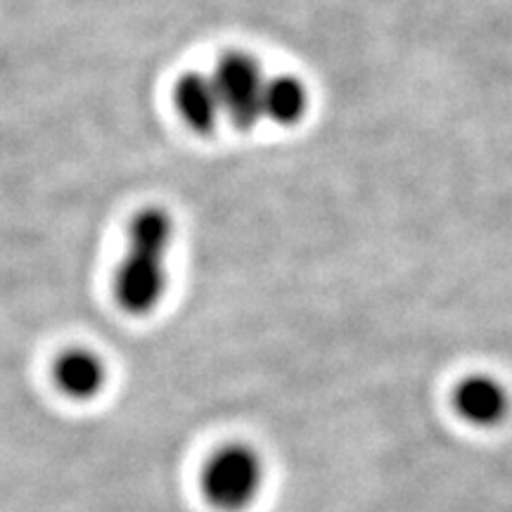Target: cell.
I'll return each instance as SVG.
<instances>
[{"instance_id": "1", "label": "cell", "mask_w": 512, "mask_h": 512, "mask_svg": "<svg viewBox=\"0 0 512 512\" xmlns=\"http://www.w3.org/2000/svg\"><path fill=\"white\" fill-rule=\"evenodd\" d=\"M174 219L162 207H145L128 226V245L114 275V299L131 316H147L166 292V254Z\"/></svg>"}, {"instance_id": "2", "label": "cell", "mask_w": 512, "mask_h": 512, "mask_svg": "<svg viewBox=\"0 0 512 512\" xmlns=\"http://www.w3.org/2000/svg\"><path fill=\"white\" fill-rule=\"evenodd\" d=\"M264 460L252 446L226 444L204 460L200 489L204 501L221 512H240L252 505L264 486Z\"/></svg>"}, {"instance_id": "3", "label": "cell", "mask_w": 512, "mask_h": 512, "mask_svg": "<svg viewBox=\"0 0 512 512\" xmlns=\"http://www.w3.org/2000/svg\"><path fill=\"white\" fill-rule=\"evenodd\" d=\"M221 98V110L235 126L247 131L261 119L264 98V74L259 64L245 53H228L211 74Z\"/></svg>"}, {"instance_id": "4", "label": "cell", "mask_w": 512, "mask_h": 512, "mask_svg": "<svg viewBox=\"0 0 512 512\" xmlns=\"http://www.w3.org/2000/svg\"><path fill=\"white\" fill-rule=\"evenodd\" d=\"M453 408L475 427H496L510 413V394L496 377L470 375L453 389Z\"/></svg>"}, {"instance_id": "5", "label": "cell", "mask_w": 512, "mask_h": 512, "mask_svg": "<svg viewBox=\"0 0 512 512\" xmlns=\"http://www.w3.org/2000/svg\"><path fill=\"white\" fill-rule=\"evenodd\" d=\"M53 382L72 401H93L105 389L107 366L86 347L64 349L53 363Z\"/></svg>"}, {"instance_id": "6", "label": "cell", "mask_w": 512, "mask_h": 512, "mask_svg": "<svg viewBox=\"0 0 512 512\" xmlns=\"http://www.w3.org/2000/svg\"><path fill=\"white\" fill-rule=\"evenodd\" d=\"M174 98L178 114H181L192 131L209 133L219 124L223 110L219 91H216V83L211 76L200 72L183 74L181 81L176 83Z\"/></svg>"}, {"instance_id": "7", "label": "cell", "mask_w": 512, "mask_h": 512, "mask_svg": "<svg viewBox=\"0 0 512 512\" xmlns=\"http://www.w3.org/2000/svg\"><path fill=\"white\" fill-rule=\"evenodd\" d=\"M309 107V95L302 81L292 76H275L264 83V98H261V117H268L275 124L292 126L304 119Z\"/></svg>"}]
</instances>
